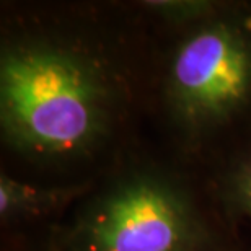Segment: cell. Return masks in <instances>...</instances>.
Returning a JSON list of instances; mask_svg holds the SVG:
<instances>
[{"label":"cell","instance_id":"6da1fadb","mask_svg":"<svg viewBox=\"0 0 251 251\" xmlns=\"http://www.w3.org/2000/svg\"><path fill=\"white\" fill-rule=\"evenodd\" d=\"M104 20L8 22L0 43V130L18 157L90 162L124 137L142 90V43Z\"/></svg>","mask_w":251,"mask_h":251},{"label":"cell","instance_id":"7a4b0ae2","mask_svg":"<svg viewBox=\"0 0 251 251\" xmlns=\"http://www.w3.org/2000/svg\"><path fill=\"white\" fill-rule=\"evenodd\" d=\"M207 181L176 165L127 157L54 228L51 251H248Z\"/></svg>","mask_w":251,"mask_h":251},{"label":"cell","instance_id":"3957f363","mask_svg":"<svg viewBox=\"0 0 251 251\" xmlns=\"http://www.w3.org/2000/svg\"><path fill=\"white\" fill-rule=\"evenodd\" d=\"M158 100L179 152H215L251 127V7L224 3L178 29L163 57Z\"/></svg>","mask_w":251,"mask_h":251},{"label":"cell","instance_id":"277c9868","mask_svg":"<svg viewBox=\"0 0 251 251\" xmlns=\"http://www.w3.org/2000/svg\"><path fill=\"white\" fill-rule=\"evenodd\" d=\"M95 186V179L64 186H39L0 173V219L3 225L23 224L61 214Z\"/></svg>","mask_w":251,"mask_h":251},{"label":"cell","instance_id":"5b68a950","mask_svg":"<svg viewBox=\"0 0 251 251\" xmlns=\"http://www.w3.org/2000/svg\"><path fill=\"white\" fill-rule=\"evenodd\" d=\"M205 181L233 225L242 219H251V127L230 139V149L224 150Z\"/></svg>","mask_w":251,"mask_h":251},{"label":"cell","instance_id":"8992f818","mask_svg":"<svg viewBox=\"0 0 251 251\" xmlns=\"http://www.w3.org/2000/svg\"><path fill=\"white\" fill-rule=\"evenodd\" d=\"M222 5L214 0H144L135 3V8L147 20H157L178 31L212 17Z\"/></svg>","mask_w":251,"mask_h":251},{"label":"cell","instance_id":"52a82bcc","mask_svg":"<svg viewBox=\"0 0 251 251\" xmlns=\"http://www.w3.org/2000/svg\"><path fill=\"white\" fill-rule=\"evenodd\" d=\"M38 251H51V250H49V248L46 247V243H44V245H43V248H39Z\"/></svg>","mask_w":251,"mask_h":251}]
</instances>
